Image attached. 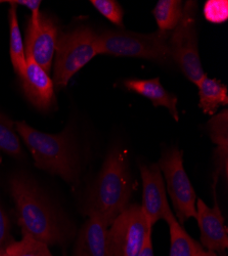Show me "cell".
<instances>
[{
  "label": "cell",
  "mask_w": 228,
  "mask_h": 256,
  "mask_svg": "<svg viewBox=\"0 0 228 256\" xmlns=\"http://www.w3.org/2000/svg\"><path fill=\"white\" fill-rule=\"evenodd\" d=\"M109 226L97 216H89L82 226L74 256H110L107 242Z\"/></svg>",
  "instance_id": "13"
},
{
  "label": "cell",
  "mask_w": 228,
  "mask_h": 256,
  "mask_svg": "<svg viewBox=\"0 0 228 256\" xmlns=\"http://www.w3.org/2000/svg\"><path fill=\"white\" fill-rule=\"evenodd\" d=\"M7 4H14L16 6H22L27 8L28 10H30L32 12V16L30 18V20L34 24H38L39 20H40V6L41 2L40 0H10V2H6Z\"/></svg>",
  "instance_id": "25"
},
{
  "label": "cell",
  "mask_w": 228,
  "mask_h": 256,
  "mask_svg": "<svg viewBox=\"0 0 228 256\" xmlns=\"http://www.w3.org/2000/svg\"><path fill=\"white\" fill-rule=\"evenodd\" d=\"M179 224L197 218V196L183 167V152L177 148L163 152L158 163Z\"/></svg>",
  "instance_id": "7"
},
{
  "label": "cell",
  "mask_w": 228,
  "mask_h": 256,
  "mask_svg": "<svg viewBox=\"0 0 228 256\" xmlns=\"http://www.w3.org/2000/svg\"><path fill=\"white\" fill-rule=\"evenodd\" d=\"M53 84L66 88L72 77L97 54H100L98 34L89 27H79L58 36L55 46Z\"/></svg>",
  "instance_id": "4"
},
{
  "label": "cell",
  "mask_w": 228,
  "mask_h": 256,
  "mask_svg": "<svg viewBox=\"0 0 228 256\" xmlns=\"http://www.w3.org/2000/svg\"><path fill=\"white\" fill-rule=\"evenodd\" d=\"M8 256H52L48 245L40 242L27 234H23V239L10 244L6 250Z\"/></svg>",
  "instance_id": "21"
},
{
  "label": "cell",
  "mask_w": 228,
  "mask_h": 256,
  "mask_svg": "<svg viewBox=\"0 0 228 256\" xmlns=\"http://www.w3.org/2000/svg\"><path fill=\"white\" fill-rule=\"evenodd\" d=\"M152 228L141 206L130 204L108 230L110 256H138Z\"/></svg>",
  "instance_id": "8"
},
{
  "label": "cell",
  "mask_w": 228,
  "mask_h": 256,
  "mask_svg": "<svg viewBox=\"0 0 228 256\" xmlns=\"http://www.w3.org/2000/svg\"><path fill=\"white\" fill-rule=\"evenodd\" d=\"M0 256H8L5 251H0Z\"/></svg>",
  "instance_id": "28"
},
{
  "label": "cell",
  "mask_w": 228,
  "mask_h": 256,
  "mask_svg": "<svg viewBox=\"0 0 228 256\" xmlns=\"http://www.w3.org/2000/svg\"><path fill=\"white\" fill-rule=\"evenodd\" d=\"M227 6V2H207L204 6V16L211 23H223L228 18Z\"/></svg>",
  "instance_id": "23"
},
{
  "label": "cell",
  "mask_w": 228,
  "mask_h": 256,
  "mask_svg": "<svg viewBox=\"0 0 228 256\" xmlns=\"http://www.w3.org/2000/svg\"><path fill=\"white\" fill-rule=\"evenodd\" d=\"M199 106L206 115L214 116L222 106L228 104L227 88L217 79H211L207 74L198 83Z\"/></svg>",
  "instance_id": "16"
},
{
  "label": "cell",
  "mask_w": 228,
  "mask_h": 256,
  "mask_svg": "<svg viewBox=\"0 0 228 256\" xmlns=\"http://www.w3.org/2000/svg\"><path fill=\"white\" fill-rule=\"evenodd\" d=\"M5 2H0V4H4Z\"/></svg>",
  "instance_id": "29"
},
{
  "label": "cell",
  "mask_w": 228,
  "mask_h": 256,
  "mask_svg": "<svg viewBox=\"0 0 228 256\" xmlns=\"http://www.w3.org/2000/svg\"><path fill=\"white\" fill-rule=\"evenodd\" d=\"M22 81L25 94L35 108L41 111H48L52 108L55 102L53 81L48 73L34 60H27Z\"/></svg>",
  "instance_id": "12"
},
{
  "label": "cell",
  "mask_w": 228,
  "mask_h": 256,
  "mask_svg": "<svg viewBox=\"0 0 228 256\" xmlns=\"http://www.w3.org/2000/svg\"><path fill=\"white\" fill-rule=\"evenodd\" d=\"M58 39V28L53 20L41 14L38 24L29 20L25 54L46 73H50L55 46Z\"/></svg>",
  "instance_id": "9"
},
{
  "label": "cell",
  "mask_w": 228,
  "mask_h": 256,
  "mask_svg": "<svg viewBox=\"0 0 228 256\" xmlns=\"http://www.w3.org/2000/svg\"><path fill=\"white\" fill-rule=\"evenodd\" d=\"M96 10L107 18L114 25L123 28L124 10L115 0H92L90 2Z\"/></svg>",
  "instance_id": "22"
},
{
  "label": "cell",
  "mask_w": 228,
  "mask_h": 256,
  "mask_svg": "<svg viewBox=\"0 0 228 256\" xmlns=\"http://www.w3.org/2000/svg\"><path fill=\"white\" fill-rule=\"evenodd\" d=\"M183 14L180 0H160L153 10L159 31L170 33L179 24Z\"/></svg>",
  "instance_id": "19"
},
{
  "label": "cell",
  "mask_w": 228,
  "mask_h": 256,
  "mask_svg": "<svg viewBox=\"0 0 228 256\" xmlns=\"http://www.w3.org/2000/svg\"><path fill=\"white\" fill-rule=\"evenodd\" d=\"M9 10V27H10V58L13 69L17 76L22 79L25 75L27 67V58L25 54V46L19 30L17 20L16 6L10 4Z\"/></svg>",
  "instance_id": "18"
},
{
  "label": "cell",
  "mask_w": 228,
  "mask_h": 256,
  "mask_svg": "<svg viewBox=\"0 0 228 256\" xmlns=\"http://www.w3.org/2000/svg\"><path fill=\"white\" fill-rule=\"evenodd\" d=\"M212 142L217 146L214 153L216 163L215 182L219 174L227 180L228 174V111L225 109L207 123Z\"/></svg>",
  "instance_id": "15"
},
{
  "label": "cell",
  "mask_w": 228,
  "mask_h": 256,
  "mask_svg": "<svg viewBox=\"0 0 228 256\" xmlns=\"http://www.w3.org/2000/svg\"><path fill=\"white\" fill-rule=\"evenodd\" d=\"M15 130L30 150L37 168L58 176L69 184L78 182L79 159L67 130L48 134L34 130L25 121L17 122Z\"/></svg>",
  "instance_id": "3"
},
{
  "label": "cell",
  "mask_w": 228,
  "mask_h": 256,
  "mask_svg": "<svg viewBox=\"0 0 228 256\" xmlns=\"http://www.w3.org/2000/svg\"><path fill=\"white\" fill-rule=\"evenodd\" d=\"M0 152L17 157L22 154L18 136L11 120L0 113Z\"/></svg>",
  "instance_id": "20"
},
{
  "label": "cell",
  "mask_w": 228,
  "mask_h": 256,
  "mask_svg": "<svg viewBox=\"0 0 228 256\" xmlns=\"http://www.w3.org/2000/svg\"><path fill=\"white\" fill-rule=\"evenodd\" d=\"M142 180L141 208L153 226L157 222L165 220L172 210L166 197V188L158 164L140 165Z\"/></svg>",
  "instance_id": "10"
},
{
  "label": "cell",
  "mask_w": 228,
  "mask_h": 256,
  "mask_svg": "<svg viewBox=\"0 0 228 256\" xmlns=\"http://www.w3.org/2000/svg\"><path fill=\"white\" fill-rule=\"evenodd\" d=\"M197 256H218L216 254V252H213V251H210V250H203V248H201L197 254Z\"/></svg>",
  "instance_id": "27"
},
{
  "label": "cell",
  "mask_w": 228,
  "mask_h": 256,
  "mask_svg": "<svg viewBox=\"0 0 228 256\" xmlns=\"http://www.w3.org/2000/svg\"><path fill=\"white\" fill-rule=\"evenodd\" d=\"M13 242L10 222L5 211L0 205V251H5L6 248Z\"/></svg>",
  "instance_id": "24"
},
{
  "label": "cell",
  "mask_w": 228,
  "mask_h": 256,
  "mask_svg": "<svg viewBox=\"0 0 228 256\" xmlns=\"http://www.w3.org/2000/svg\"><path fill=\"white\" fill-rule=\"evenodd\" d=\"M124 86L129 92H135L141 96L150 100L154 106H165L174 120H179L177 111V98L173 94L166 90L160 82L159 78L141 80V79H128L124 81Z\"/></svg>",
  "instance_id": "14"
},
{
  "label": "cell",
  "mask_w": 228,
  "mask_h": 256,
  "mask_svg": "<svg viewBox=\"0 0 228 256\" xmlns=\"http://www.w3.org/2000/svg\"><path fill=\"white\" fill-rule=\"evenodd\" d=\"M133 182L126 153L115 148L107 156L88 194L84 211L110 226L130 204Z\"/></svg>",
  "instance_id": "1"
},
{
  "label": "cell",
  "mask_w": 228,
  "mask_h": 256,
  "mask_svg": "<svg viewBox=\"0 0 228 256\" xmlns=\"http://www.w3.org/2000/svg\"><path fill=\"white\" fill-rule=\"evenodd\" d=\"M214 194V206L210 208L200 198L196 202L197 222L201 232V244L204 248L224 255L228 248V232Z\"/></svg>",
  "instance_id": "11"
},
{
  "label": "cell",
  "mask_w": 228,
  "mask_h": 256,
  "mask_svg": "<svg viewBox=\"0 0 228 256\" xmlns=\"http://www.w3.org/2000/svg\"><path fill=\"white\" fill-rule=\"evenodd\" d=\"M170 33L158 31L139 34L128 31H105L98 35L100 54L140 58L159 64L171 60Z\"/></svg>",
  "instance_id": "5"
},
{
  "label": "cell",
  "mask_w": 228,
  "mask_h": 256,
  "mask_svg": "<svg viewBox=\"0 0 228 256\" xmlns=\"http://www.w3.org/2000/svg\"><path fill=\"white\" fill-rule=\"evenodd\" d=\"M165 222L170 230V253L169 256H197L202 248L196 240L184 230L182 226L175 218L173 212L166 218Z\"/></svg>",
  "instance_id": "17"
},
{
  "label": "cell",
  "mask_w": 228,
  "mask_h": 256,
  "mask_svg": "<svg viewBox=\"0 0 228 256\" xmlns=\"http://www.w3.org/2000/svg\"><path fill=\"white\" fill-rule=\"evenodd\" d=\"M10 193L23 234L46 245L64 241V224H61L57 213L35 182L25 176H16L10 180Z\"/></svg>",
  "instance_id": "2"
},
{
  "label": "cell",
  "mask_w": 228,
  "mask_h": 256,
  "mask_svg": "<svg viewBox=\"0 0 228 256\" xmlns=\"http://www.w3.org/2000/svg\"><path fill=\"white\" fill-rule=\"evenodd\" d=\"M197 8L196 2H188L184 4L180 22L170 33L169 38L171 60L177 64L184 76L196 85L205 76L198 48Z\"/></svg>",
  "instance_id": "6"
},
{
  "label": "cell",
  "mask_w": 228,
  "mask_h": 256,
  "mask_svg": "<svg viewBox=\"0 0 228 256\" xmlns=\"http://www.w3.org/2000/svg\"><path fill=\"white\" fill-rule=\"evenodd\" d=\"M138 256H155L154 250H153V243H152V232L147 236L143 247Z\"/></svg>",
  "instance_id": "26"
}]
</instances>
